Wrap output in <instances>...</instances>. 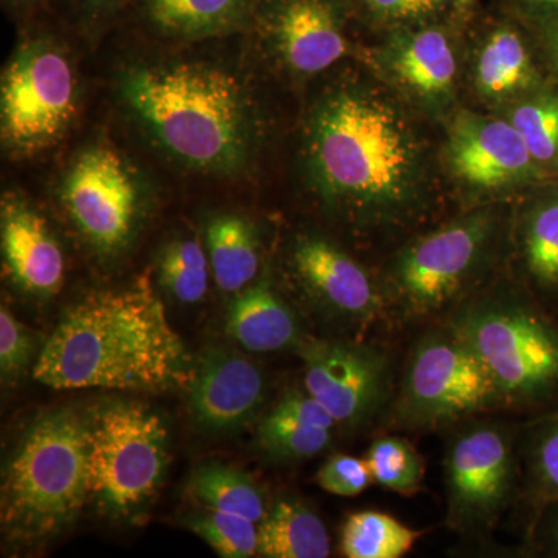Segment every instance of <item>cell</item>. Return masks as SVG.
Listing matches in <instances>:
<instances>
[{"instance_id":"83f0119b","label":"cell","mask_w":558,"mask_h":558,"mask_svg":"<svg viewBox=\"0 0 558 558\" xmlns=\"http://www.w3.org/2000/svg\"><path fill=\"white\" fill-rule=\"evenodd\" d=\"M368 461L373 478L388 490L416 494L424 481V461L411 444L400 438H380L371 446Z\"/></svg>"},{"instance_id":"8d00e7d4","label":"cell","mask_w":558,"mask_h":558,"mask_svg":"<svg viewBox=\"0 0 558 558\" xmlns=\"http://www.w3.org/2000/svg\"><path fill=\"white\" fill-rule=\"evenodd\" d=\"M475 0H446V3H451V5L457 7L459 10L469 9Z\"/></svg>"},{"instance_id":"603a6c76","label":"cell","mask_w":558,"mask_h":558,"mask_svg":"<svg viewBox=\"0 0 558 558\" xmlns=\"http://www.w3.org/2000/svg\"><path fill=\"white\" fill-rule=\"evenodd\" d=\"M209 266L223 292L247 288L259 269V241L241 216H218L207 227Z\"/></svg>"},{"instance_id":"277c9868","label":"cell","mask_w":558,"mask_h":558,"mask_svg":"<svg viewBox=\"0 0 558 558\" xmlns=\"http://www.w3.org/2000/svg\"><path fill=\"white\" fill-rule=\"evenodd\" d=\"M90 499L86 416L60 409L25 429L2 481V526L14 542L54 537Z\"/></svg>"},{"instance_id":"5bb4252c","label":"cell","mask_w":558,"mask_h":558,"mask_svg":"<svg viewBox=\"0 0 558 558\" xmlns=\"http://www.w3.org/2000/svg\"><path fill=\"white\" fill-rule=\"evenodd\" d=\"M447 472L454 515L464 521L488 519L509 488L508 440L494 428L473 429L454 444Z\"/></svg>"},{"instance_id":"ac0fdd59","label":"cell","mask_w":558,"mask_h":558,"mask_svg":"<svg viewBox=\"0 0 558 558\" xmlns=\"http://www.w3.org/2000/svg\"><path fill=\"white\" fill-rule=\"evenodd\" d=\"M336 418L310 392L290 391L263 418L260 449L279 459L317 457L332 440Z\"/></svg>"},{"instance_id":"d590c367","label":"cell","mask_w":558,"mask_h":558,"mask_svg":"<svg viewBox=\"0 0 558 558\" xmlns=\"http://www.w3.org/2000/svg\"><path fill=\"white\" fill-rule=\"evenodd\" d=\"M124 2H128V0H86L90 9L100 11L117 9V7Z\"/></svg>"},{"instance_id":"f546056e","label":"cell","mask_w":558,"mask_h":558,"mask_svg":"<svg viewBox=\"0 0 558 558\" xmlns=\"http://www.w3.org/2000/svg\"><path fill=\"white\" fill-rule=\"evenodd\" d=\"M510 123L517 128L535 161L558 157V95L529 101L513 110Z\"/></svg>"},{"instance_id":"f35d334b","label":"cell","mask_w":558,"mask_h":558,"mask_svg":"<svg viewBox=\"0 0 558 558\" xmlns=\"http://www.w3.org/2000/svg\"><path fill=\"white\" fill-rule=\"evenodd\" d=\"M554 44H556V49L558 51V24L554 27Z\"/></svg>"},{"instance_id":"7c38bea8","label":"cell","mask_w":558,"mask_h":558,"mask_svg":"<svg viewBox=\"0 0 558 558\" xmlns=\"http://www.w3.org/2000/svg\"><path fill=\"white\" fill-rule=\"evenodd\" d=\"M190 409L199 427L213 433L244 427L264 402V377L258 366L230 349L215 348L194 369Z\"/></svg>"},{"instance_id":"cb8c5ba5","label":"cell","mask_w":558,"mask_h":558,"mask_svg":"<svg viewBox=\"0 0 558 558\" xmlns=\"http://www.w3.org/2000/svg\"><path fill=\"white\" fill-rule=\"evenodd\" d=\"M193 497L205 509L233 513L259 523L266 506L259 488L241 470L220 462H205L194 470L190 481Z\"/></svg>"},{"instance_id":"1f68e13d","label":"cell","mask_w":558,"mask_h":558,"mask_svg":"<svg viewBox=\"0 0 558 558\" xmlns=\"http://www.w3.org/2000/svg\"><path fill=\"white\" fill-rule=\"evenodd\" d=\"M36 343L31 330L5 306L0 310V369L3 379L21 376L31 365Z\"/></svg>"},{"instance_id":"30bf717a","label":"cell","mask_w":558,"mask_h":558,"mask_svg":"<svg viewBox=\"0 0 558 558\" xmlns=\"http://www.w3.org/2000/svg\"><path fill=\"white\" fill-rule=\"evenodd\" d=\"M492 233L487 215H473L422 238L400 256L395 282L411 310H439L476 266Z\"/></svg>"},{"instance_id":"d6a6232c","label":"cell","mask_w":558,"mask_h":558,"mask_svg":"<svg viewBox=\"0 0 558 558\" xmlns=\"http://www.w3.org/2000/svg\"><path fill=\"white\" fill-rule=\"evenodd\" d=\"M317 481L329 494L355 497L365 492L374 478L366 459L337 454L323 464Z\"/></svg>"},{"instance_id":"3957f363","label":"cell","mask_w":558,"mask_h":558,"mask_svg":"<svg viewBox=\"0 0 558 558\" xmlns=\"http://www.w3.org/2000/svg\"><path fill=\"white\" fill-rule=\"evenodd\" d=\"M123 94L135 117L171 156L202 171L244 165L252 117L242 87L223 70L202 64L138 68Z\"/></svg>"},{"instance_id":"d6986e66","label":"cell","mask_w":558,"mask_h":558,"mask_svg":"<svg viewBox=\"0 0 558 558\" xmlns=\"http://www.w3.org/2000/svg\"><path fill=\"white\" fill-rule=\"evenodd\" d=\"M226 328L231 339L252 352L288 348L300 332L295 315L267 281L238 293L231 301Z\"/></svg>"},{"instance_id":"6da1fadb","label":"cell","mask_w":558,"mask_h":558,"mask_svg":"<svg viewBox=\"0 0 558 558\" xmlns=\"http://www.w3.org/2000/svg\"><path fill=\"white\" fill-rule=\"evenodd\" d=\"M194 369L163 303L140 278L73 304L39 352L33 376L54 389L156 392L189 387Z\"/></svg>"},{"instance_id":"836d02e7","label":"cell","mask_w":558,"mask_h":558,"mask_svg":"<svg viewBox=\"0 0 558 558\" xmlns=\"http://www.w3.org/2000/svg\"><path fill=\"white\" fill-rule=\"evenodd\" d=\"M363 5L389 21H414L429 16L446 5V0H362Z\"/></svg>"},{"instance_id":"4dcf8cb0","label":"cell","mask_w":558,"mask_h":558,"mask_svg":"<svg viewBox=\"0 0 558 558\" xmlns=\"http://www.w3.org/2000/svg\"><path fill=\"white\" fill-rule=\"evenodd\" d=\"M529 269L539 281L558 282V202L542 205L526 231Z\"/></svg>"},{"instance_id":"484cf974","label":"cell","mask_w":558,"mask_h":558,"mask_svg":"<svg viewBox=\"0 0 558 558\" xmlns=\"http://www.w3.org/2000/svg\"><path fill=\"white\" fill-rule=\"evenodd\" d=\"M387 513L365 510L352 513L341 532V549L349 558H399L405 556L421 537Z\"/></svg>"},{"instance_id":"ba28073f","label":"cell","mask_w":558,"mask_h":558,"mask_svg":"<svg viewBox=\"0 0 558 558\" xmlns=\"http://www.w3.org/2000/svg\"><path fill=\"white\" fill-rule=\"evenodd\" d=\"M502 392L468 341L432 337L411 360L403 388V414L417 424L453 421L488 409Z\"/></svg>"},{"instance_id":"44dd1931","label":"cell","mask_w":558,"mask_h":558,"mask_svg":"<svg viewBox=\"0 0 558 558\" xmlns=\"http://www.w3.org/2000/svg\"><path fill=\"white\" fill-rule=\"evenodd\" d=\"M258 556L267 558H326L328 529L306 506L279 499L258 523Z\"/></svg>"},{"instance_id":"d4e9b609","label":"cell","mask_w":558,"mask_h":558,"mask_svg":"<svg viewBox=\"0 0 558 558\" xmlns=\"http://www.w3.org/2000/svg\"><path fill=\"white\" fill-rule=\"evenodd\" d=\"M532 80V64L519 32L502 25L488 36L476 65V84L488 97L523 89Z\"/></svg>"},{"instance_id":"9c48e42d","label":"cell","mask_w":558,"mask_h":558,"mask_svg":"<svg viewBox=\"0 0 558 558\" xmlns=\"http://www.w3.org/2000/svg\"><path fill=\"white\" fill-rule=\"evenodd\" d=\"M62 201L95 248L112 253L130 241L137 220V183L112 149L94 148L81 154L64 180Z\"/></svg>"},{"instance_id":"e575fe53","label":"cell","mask_w":558,"mask_h":558,"mask_svg":"<svg viewBox=\"0 0 558 558\" xmlns=\"http://www.w3.org/2000/svg\"><path fill=\"white\" fill-rule=\"evenodd\" d=\"M537 469L545 487L558 495V427L543 439L537 454Z\"/></svg>"},{"instance_id":"52a82bcc","label":"cell","mask_w":558,"mask_h":558,"mask_svg":"<svg viewBox=\"0 0 558 558\" xmlns=\"http://www.w3.org/2000/svg\"><path fill=\"white\" fill-rule=\"evenodd\" d=\"M502 396L532 398L558 384V336L542 319L512 307L469 314L459 329Z\"/></svg>"},{"instance_id":"2e32d148","label":"cell","mask_w":558,"mask_h":558,"mask_svg":"<svg viewBox=\"0 0 558 558\" xmlns=\"http://www.w3.org/2000/svg\"><path fill=\"white\" fill-rule=\"evenodd\" d=\"M0 234L7 270L22 290L39 299L60 292L64 256L38 211L9 197L2 204Z\"/></svg>"},{"instance_id":"5b68a950","label":"cell","mask_w":558,"mask_h":558,"mask_svg":"<svg viewBox=\"0 0 558 558\" xmlns=\"http://www.w3.org/2000/svg\"><path fill=\"white\" fill-rule=\"evenodd\" d=\"M90 499L106 515L130 519L156 494L168 464V428L156 411L112 400L86 416Z\"/></svg>"},{"instance_id":"f1b7e54d","label":"cell","mask_w":558,"mask_h":558,"mask_svg":"<svg viewBox=\"0 0 558 558\" xmlns=\"http://www.w3.org/2000/svg\"><path fill=\"white\" fill-rule=\"evenodd\" d=\"M256 524L244 517L209 509L186 521L190 531L199 535L223 558H248L258 554Z\"/></svg>"},{"instance_id":"7a4b0ae2","label":"cell","mask_w":558,"mask_h":558,"mask_svg":"<svg viewBox=\"0 0 558 558\" xmlns=\"http://www.w3.org/2000/svg\"><path fill=\"white\" fill-rule=\"evenodd\" d=\"M307 128V163L329 207L368 223L416 207L424 154L387 95L359 84L337 87L315 106Z\"/></svg>"},{"instance_id":"ffe728a7","label":"cell","mask_w":558,"mask_h":558,"mask_svg":"<svg viewBox=\"0 0 558 558\" xmlns=\"http://www.w3.org/2000/svg\"><path fill=\"white\" fill-rule=\"evenodd\" d=\"M259 0H145V14L163 35L202 39L247 24Z\"/></svg>"},{"instance_id":"4316f807","label":"cell","mask_w":558,"mask_h":558,"mask_svg":"<svg viewBox=\"0 0 558 558\" xmlns=\"http://www.w3.org/2000/svg\"><path fill=\"white\" fill-rule=\"evenodd\" d=\"M160 281L180 303H199L208 290V259L201 242H172L160 259Z\"/></svg>"},{"instance_id":"9a60e30c","label":"cell","mask_w":558,"mask_h":558,"mask_svg":"<svg viewBox=\"0 0 558 558\" xmlns=\"http://www.w3.org/2000/svg\"><path fill=\"white\" fill-rule=\"evenodd\" d=\"M293 267L312 296L341 317L366 319L379 310L368 274L332 242L301 238L293 248Z\"/></svg>"},{"instance_id":"74e56055","label":"cell","mask_w":558,"mask_h":558,"mask_svg":"<svg viewBox=\"0 0 558 558\" xmlns=\"http://www.w3.org/2000/svg\"><path fill=\"white\" fill-rule=\"evenodd\" d=\"M527 3H537V5L558 7V0H524Z\"/></svg>"},{"instance_id":"8fae6325","label":"cell","mask_w":558,"mask_h":558,"mask_svg":"<svg viewBox=\"0 0 558 558\" xmlns=\"http://www.w3.org/2000/svg\"><path fill=\"white\" fill-rule=\"evenodd\" d=\"M304 385L337 424L369 416L384 395L385 362L368 348L314 340L300 351Z\"/></svg>"},{"instance_id":"e0dca14e","label":"cell","mask_w":558,"mask_h":558,"mask_svg":"<svg viewBox=\"0 0 558 558\" xmlns=\"http://www.w3.org/2000/svg\"><path fill=\"white\" fill-rule=\"evenodd\" d=\"M270 28L289 68L307 75L329 69L348 50L332 0H277Z\"/></svg>"},{"instance_id":"4fadbf2b","label":"cell","mask_w":558,"mask_h":558,"mask_svg":"<svg viewBox=\"0 0 558 558\" xmlns=\"http://www.w3.org/2000/svg\"><path fill=\"white\" fill-rule=\"evenodd\" d=\"M447 153L454 174L478 189L520 182L535 161L510 121L476 116L462 117L453 124Z\"/></svg>"},{"instance_id":"7402d4cb","label":"cell","mask_w":558,"mask_h":558,"mask_svg":"<svg viewBox=\"0 0 558 558\" xmlns=\"http://www.w3.org/2000/svg\"><path fill=\"white\" fill-rule=\"evenodd\" d=\"M391 68L411 90L433 98L449 92L457 76V58L446 33L425 28L399 39Z\"/></svg>"},{"instance_id":"8992f818","label":"cell","mask_w":558,"mask_h":558,"mask_svg":"<svg viewBox=\"0 0 558 558\" xmlns=\"http://www.w3.org/2000/svg\"><path fill=\"white\" fill-rule=\"evenodd\" d=\"M2 140L14 153L54 145L75 116V76L68 58L49 43L25 46L3 73Z\"/></svg>"}]
</instances>
